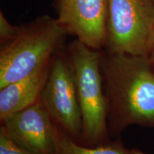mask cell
Returning <instances> with one entry per match:
<instances>
[{
    "instance_id": "cell-3",
    "label": "cell",
    "mask_w": 154,
    "mask_h": 154,
    "mask_svg": "<svg viewBox=\"0 0 154 154\" xmlns=\"http://www.w3.org/2000/svg\"><path fill=\"white\" fill-rule=\"evenodd\" d=\"M68 35L57 18L38 17L22 25L0 50V88L33 74L51 62Z\"/></svg>"
},
{
    "instance_id": "cell-9",
    "label": "cell",
    "mask_w": 154,
    "mask_h": 154,
    "mask_svg": "<svg viewBox=\"0 0 154 154\" xmlns=\"http://www.w3.org/2000/svg\"><path fill=\"white\" fill-rule=\"evenodd\" d=\"M55 154H131L120 139L109 140L101 145L88 147L78 143L58 128L57 151Z\"/></svg>"
},
{
    "instance_id": "cell-7",
    "label": "cell",
    "mask_w": 154,
    "mask_h": 154,
    "mask_svg": "<svg viewBox=\"0 0 154 154\" xmlns=\"http://www.w3.org/2000/svg\"><path fill=\"white\" fill-rule=\"evenodd\" d=\"M57 20L67 34L102 50L106 42L107 0H54Z\"/></svg>"
},
{
    "instance_id": "cell-4",
    "label": "cell",
    "mask_w": 154,
    "mask_h": 154,
    "mask_svg": "<svg viewBox=\"0 0 154 154\" xmlns=\"http://www.w3.org/2000/svg\"><path fill=\"white\" fill-rule=\"evenodd\" d=\"M153 31V0H107L106 51L146 56Z\"/></svg>"
},
{
    "instance_id": "cell-5",
    "label": "cell",
    "mask_w": 154,
    "mask_h": 154,
    "mask_svg": "<svg viewBox=\"0 0 154 154\" xmlns=\"http://www.w3.org/2000/svg\"><path fill=\"white\" fill-rule=\"evenodd\" d=\"M39 101L57 126L79 143L82 113L74 73L66 52L61 49L51 59L49 75Z\"/></svg>"
},
{
    "instance_id": "cell-6",
    "label": "cell",
    "mask_w": 154,
    "mask_h": 154,
    "mask_svg": "<svg viewBox=\"0 0 154 154\" xmlns=\"http://www.w3.org/2000/svg\"><path fill=\"white\" fill-rule=\"evenodd\" d=\"M58 128L38 100L1 119L0 132L32 153L55 154Z\"/></svg>"
},
{
    "instance_id": "cell-1",
    "label": "cell",
    "mask_w": 154,
    "mask_h": 154,
    "mask_svg": "<svg viewBox=\"0 0 154 154\" xmlns=\"http://www.w3.org/2000/svg\"><path fill=\"white\" fill-rule=\"evenodd\" d=\"M101 71L109 136L132 125L154 127V69L147 57L104 51Z\"/></svg>"
},
{
    "instance_id": "cell-13",
    "label": "cell",
    "mask_w": 154,
    "mask_h": 154,
    "mask_svg": "<svg viewBox=\"0 0 154 154\" xmlns=\"http://www.w3.org/2000/svg\"><path fill=\"white\" fill-rule=\"evenodd\" d=\"M131 154H146L145 153H143V151H140V150L136 149L131 150Z\"/></svg>"
},
{
    "instance_id": "cell-11",
    "label": "cell",
    "mask_w": 154,
    "mask_h": 154,
    "mask_svg": "<svg viewBox=\"0 0 154 154\" xmlns=\"http://www.w3.org/2000/svg\"><path fill=\"white\" fill-rule=\"evenodd\" d=\"M0 154H35L21 147L14 140L0 132Z\"/></svg>"
},
{
    "instance_id": "cell-12",
    "label": "cell",
    "mask_w": 154,
    "mask_h": 154,
    "mask_svg": "<svg viewBox=\"0 0 154 154\" xmlns=\"http://www.w3.org/2000/svg\"><path fill=\"white\" fill-rule=\"evenodd\" d=\"M148 59L151 62L152 66L154 69V31L152 34L151 37L150 38L149 48H148L147 54H146Z\"/></svg>"
},
{
    "instance_id": "cell-10",
    "label": "cell",
    "mask_w": 154,
    "mask_h": 154,
    "mask_svg": "<svg viewBox=\"0 0 154 154\" xmlns=\"http://www.w3.org/2000/svg\"><path fill=\"white\" fill-rule=\"evenodd\" d=\"M21 26L11 24L6 18L3 11H0V42L1 44L7 43L14 38L20 31Z\"/></svg>"
},
{
    "instance_id": "cell-8",
    "label": "cell",
    "mask_w": 154,
    "mask_h": 154,
    "mask_svg": "<svg viewBox=\"0 0 154 154\" xmlns=\"http://www.w3.org/2000/svg\"><path fill=\"white\" fill-rule=\"evenodd\" d=\"M50 63L33 74L0 88V119L22 110L39 100L49 75Z\"/></svg>"
},
{
    "instance_id": "cell-14",
    "label": "cell",
    "mask_w": 154,
    "mask_h": 154,
    "mask_svg": "<svg viewBox=\"0 0 154 154\" xmlns=\"http://www.w3.org/2000/svg\"><path fill=\"white\" fill-rule=\"evenodd\" d=\"M153 2H154V0H153Z\"/></svg>"
},
{
    "instance_id": "cell-2",
    "label": "cell",
    "mask_w": 154,
    "mask_h": 154,
    "mask_svg": "<svg viewBox=\"0 0 154 154\" xmlns=\"http://www.w3.org/2000/svg\"><path fill=\"white\" fill-rule=\"evenodd\" d=\"M66 54L74 73L82 113L79 144L94 147L109 141L106 98L101 71L103 51L87 47L75 39Z\"/></svg>"
}]
</instances>
